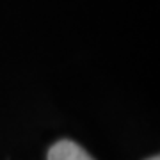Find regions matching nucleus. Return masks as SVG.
<instances>
[{"mask_svg": "<svg viewBox=\"0 0 160 160\" xmlns=\"http://www.w3.org/2000/svg\"><path fill=\"white\" fill-rule=\"evenodd\" d=\"M48 160H94L80 144L62 139L48 149Z\"/></svg>", "mask_w": 160, "mask_h": 160, "instance_id": "f257e3e1", "label": "nucleus"}, {"mask_svg": "<svg viewBox=\"0 0 160 160\" xmlns=\"http://www.w3.org/2000/svg\"><path fill=\"white\" fill-rule=\"evenodd\" d=\"M146 160H160V158H158V155H155V157H149V158H146Z\"/></svg>", "mask_w": 160, "mask_h": 160, "instance_id": "f03ea898", "label": "nucleus"}]
</instances>
